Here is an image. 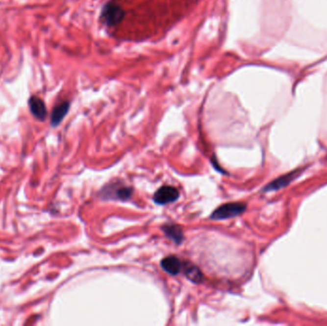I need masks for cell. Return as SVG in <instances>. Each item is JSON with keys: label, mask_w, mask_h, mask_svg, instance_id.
<instances>
[{"label": "cell", "mask_w": 327, "mask_h": 326, "mask_svg": "<svg viewBox=\"0 0 327 326\" xmlns=\"http://www.w3.org/2000/svg\"><path fill=\"white\" fill-rule=\"evenodd\" d=\"M291 175H292V174H289V175L283 176V177H280V178L275 180L274 182L270 183L267 187L264 188V191H265V192H271V191L278 190V189L281 188V187H284L287 183L290 182V180H291Z\"/></svg>", "instance_id": "obj_8"}, {"label": "cell", "mask_w": 327, "mask_h": 326, "mask_svg": "<svg viewBox=\"0 0 327 326\" xmlns=\"http://www.w3.org/2000/svg\"><path fill=\"white\" fill-rule=\"evenodd\" d=\"M178 198H179V192L177 191V189L172 186H164L155 192L153 201L159 205H166L174 203Z\"/></svg>", "instance_id": "obj_2"}, {"label": "cell", "mask_w": 327, "mask_h": 326, "mask_svg": "<svg viewBox=\"0 0 327 326\" xmlns=\"http://www.w3.org/2000/svg\"><path fill=\"white\" fill-rule=\"evenodd\" d=\"M30 106H31V110L33 112V114L37 116L39 119H44V117L46 116V109H45V105L43 103V101L36 97L31 98L30 100Z\"/></svg>", "instance_id": "obj_7"}, {"label": "cell", "mask_w": 327, "mask_h": 326, "mask_svg": "<svg viewBox=\"0 0 327 326\" xmlns=\"http://www.w3.org/2000/svg\"><path fill=\"white\" fill-rule=\"evenodd\" d=\"M68 107H69V104L67 102H64L55 108L53 115H52V123L54 125H58V123L62 120V118L65 116L68 110Z\"/></svg>", "instance_id": "obj_9"}, {"label": "cell", "mask_w": 327, "mask_h": 326, "mask_svg": "<svg viewBox=\"0 0 327 326\" xmlns=\"http://www.w3.org/2000/svg\"><path fill=\"white\" fill-rule=\"evenodd\" d=\"M247 206L244 203H228L220 206L211 215L212 220H224L233 218L246 210Z\"/></svg>", "instance_id": "obj_1"}, {"label": "cell", "mask_w": 327, "mask_h": 326, "mask_svg": "<svg viewBox=\"0 0 327 326\" xmlns=\"http://www.w3.org/2000/svg\"><path fill=\"white\" fill-rule=\"evenodd\" d=\"M161 266L168 274L176 276L181 272L183 263L175 255H170L161 261Z\"/></svg>", "instance_id": "obj_4"}, {"label": "cell", "mask_w": 327, "mask_h": 326, "mask_svg": "<svg viewBox=\"0 0 327 326\" xmlns=\"http://www.w3.org/2000/svg\"><path fill=\"white\" fill-rule=\"evenodd\" d=\"M163 230L166 233V235L176 244H180L184 239L183 230L178 225H174V224L165 225L163 226Z\"/></svg>", "instance_id": "obj_6"}, {"label": "cell", "mask_w": 327, "mask_h": 326, "mask_svg": "<svg viewBox=\"0 0 327 326\" xmlns=\"http://www.w3.org/2000/svg\"><path fill=\"white\" fill-rule=\"evenodd\" d=\"M183 271L186 275V276L194 283H200L203 279V275L201 271L197 266H195L193 263L190 262H184L183 263Z\"/></svg>", "instance_id": "obj_5"}, {"label": "cell", "mask_w": 327, "mask_h": 326, "mask_svg": "<svg viewBox=\"0 0 327 326\" xmlns=\"http://www.w3.org/2000/svg\"><path fill=\"white\" fill-rule=\"evenodd\" d=\"M102 192V198L116 199V200H127L131 197L132 189L128 187H121L118 185H110L108 188H104Z\"/></svg>", "instance_id": "obj_3"}]
</instances>
